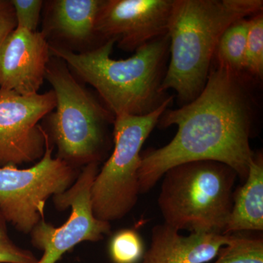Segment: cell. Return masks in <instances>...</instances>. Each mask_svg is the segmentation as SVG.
I'll list each match as a JSON object with an SVG mask.
<instances>
[{
	"mask_svg": "<svg viewBox=\"0 0 263 263\" xmlns=\"http://www.w3.org/2000/svg\"><path fill=\"white\" fill-rule=\"evenodd\" d=\"M48 133L46 150L37 163L27 169L0 167V212L7 222L29 234L41 219L48 198L70 188L79 176L77 168L53 157Z\"/></svg>",
	"mask_w": 263,
	"mask_h": 263,
	"instance_id": "obj_7",
	"label": "cell"
},
{
	"mask_svg": "<svg viewBox=\"0 0 263 263\" xmlns=\"http://www.w3.org/2000/svg\"><path fill=\"white\" fill-rule=\"evenodd\" d=\"M15 27L16 20L11 0H0V48Z\"/></svg>",
	"mask_w": 263,
	"mask_h": 263,
	"instance_id": "obj_21",
	"label": "cell"
},
{
	"mask_svg": "<svg viewBox=\"0 0 263 263\" xmlns=\"http://www.w3.org/2000/svg\"><path fill=\"white\" fill-rule=\"evenodd\" d=\"M98 172V162L84 166L70 188L53 196L56 209L70 208V215L59 228L43 219L33 228L29 233L32 245L43 252L36 263H57L76 245L100 241L110 233V223L95 217L91 205V186Z\"/></svg>",
	"mask_w": 263,
	"mask_h": 263,
	"instance_id": "obj_8",
	"label": "cell"
},
{
	"mask_svg": "<svg viewBox=\"0 0 263 263\" xmlns=\"http://www.w3.org/2000/svg\"><path fill=\"white\" fill-rule=\"evenodd\" d=\"M263 231V157L255 154L243 186L233 193V207L224 234Z\"/></svg>",
	"mask_w": 263,
	"mask_h": 263,
	"instance_id": "obj_14",
	"label": "cell"
},
{
	"mask_svg": "<svg viewBox=\"0 0 263 263\" xmlns=\"http://www.w3.org/2000/svg\"><path fill=\"white\" fill-rule=\"evenodd\" d=\"M14 8L16 27L37 31L43 2L41 0H11Z\"/></svg>",
	"mask_w": 263,
	"mask_h": 263,
	"instance_id": "obj_19",
	"label": "cell"
},
{
	"mask_svg": "<svg viewBox=\"0 0 263 263\" xmlns=\"http://www.w3.org/2000/svg\"><path fill=\"white\" fill-rule=\"evenodd\" d=\"M173 100L174 97H170L158 108L146 115L115 117L113 152L99 171L91 186L93 212L100 220H119L136 205L140 195L138 171L142 146Z\"/></svg>",
	"mask_w": 263,
	"mask_h": 263,
	"instance_id": "obj_6",
	"label": "cell"
},
{
	"mask_svg": "<svg viewBox=\"0 0 263 263\" xmlns=\"http://www.w3.org/2000/svg\"><path fill=\"white\" fill-rule=\"evenodd\" d=\"M230 235L192 233L183 235L163 223L154 227L152 243L143 263H206L216 258Z\"/></svg>",
	"mask_w": 263,
	"mask_h": 263,
	"instance_id": "obj_12",
	"label": "cell"
},
{
	"mask_svg": "<svg viewBox=\"0 0 263 263\" xmlns=\"http://www.w3.org/2000/svg\"><path fill=\"white\" fill-rule=\"evenodd\" d=\"M144 253L143 240L136 230H119L109 243V254L114 263H138Z\"/></svg>",
	"mask_w": 263,
	"mask_h": 263,
	"instance_id": "obj_18",
	"label": "cell"
},
{
	"mask_svg": "<svg viewBox=\"0 0 263 263\" xmlns=\"http://www.w3.org/2000/svg\"><path fill=\"white\" fill-rule=\"evenodd\" d=\"M46 79L56 96L48 135L58 149L57 157L76 168L100 163L107 143V126L114 124L115 117L76 80L60 59L51 58Z\"/></svg>",
	"mask_w": 263,
	"mask_h": 263,
	"instance_id": "obj_5",
	"label": "cell"
},
{
	"mask_svg": "<svg viewBox=\"0 0 263 263\" xmlns=\"http://www.w3.org/2000/svg\"><path fill=\"white\" fill-rule=\"evenodd\" d=\"M174 0H102L98 37L115 40L123 51H136L168 34Z\"/></svg>",
	"mask_w": 263,
	"mask_h": 263,
	"instance_id": "obj_10",
	"label": "cell"
},
{
	"mask_svg": "<svg viewBox=\"0 0 263 263\" xmlns=\"http://www.w3.org/2000/svg\"><path fill=\"white\" fill-rule=\"evenodd\" d=\"M53 90L22 95L0 89V167L41 160L47 132L40 121L56 108Z\"/></svg>",
	"mask_w": 263,
	"mask_h": 263,
	"instance_id": "obj_9",
	"label": "cell"
},
{
	"mask_svg": "<svg viewBox=\"0 0 263 263\" xmlns=\"http://www.w3.org/2000/svg\"><path fill=\"white\" fill-rule=\"evenodd\" d=\"M243 72L252 80H261L263 76V15L249 18Z\"/></svg>",
	"mask_w": 263,
	"mask_h": 263,
	"instance_id": "obj_17",
	"label": "cell"
},
{
	"mask_svg": "<svg viewBox=\"0 0 263 263\" xmlns=\"http://www.w3.org/2000/svg\"><path fill=\"white\" fill-rule=\"evenodd\" d=\"M249 19L236 21L221 34L214 61L237 73H245V60Z\"/></svg>",
	"mask_w": 263,
	"mask_h": 263,
	"instance_id": "obj_15",
	"label": "cell"
},
{
	"mask_svg": "<svg viewBox=\"0 0 263 263\" xmlns=\"http://www.w3.org/2000/svg\"><path fill=\"white\" fill-rule=\"evenodd\" d=\"M251 81L213 62L198 97L180 108L164 110L157 125L176 126L177 133L165 146L141 153L140 194L149 192L169 169L193 161L221 162L247 179L254 155L249 142L255 110Z\"/></svg>",
	"mask_w": 263,
	"mask_h": 263,
	"instance_id": "obj_1",
	"label": "cell"
},
{
	"mask_svg": "<svg viewBox=\"0 0 263 263\" xmlns=\"http://www.w3.org/2000/svg\"><path fill=\"white\" fill-rule=\"evenodd\" d=\"M115 44V40H107L77 53L49 43V50L52 57L97 90L114 117L154 111L171 97L161 89L169 54L168 34L143 45L126 60L111 58Z\"/></svg>",
	"mask_w": 263,
	"mask_h": 263,
	"instance_id": "obj_2",
	"label": "cell"
},
{
	"mask_svg": "<svg viewBox=\"0 0 263 263\" xmlns=\"http://www.w3.org/2000/svg\"><path fill=\"white\" fill-rule=\"evenodd\" d=\"M216 257L214 263H263L262 237L230 234L229 241Z\"/></svg>",
	"mask_w": 263,
	"mask_h": 263,
	"instance_id": "obj_16",
	"label": "cell"
},
{
	"mask_svg": "<svg viewBox=\"0 0 263 263\" xmlns=\"http://www.w3.org/2000/svg\"><path fill=\"white\" fill-rule=\"evenodd\" d=\"M238 177L216 161H193L166 171L158 198L164 222L190 233L224 234Z\"/></svg>",
	"mask_w": 263,
	"mask_h": 263,
	"instance_id": "obj_4",
	"label": "cell"
},
{
	"mask_svg": "<svg viewBox=\"0 0 263 263\" xmlns=\"http://www.w3.org/2000/svg\"><path fill=\"white\" fill-rule=\"evenodd\" d=\"M37 260L32 252L17 247L10 239L0 240V263H36Z\"/></svg>",
	"mask_w": 263,
	"mask_h": 263,
	"instance_id": "obj_20",
	"label": "cell"
},
{
	"mask_svg": "<svg viewBox=\"0 0 263 263\" xmlns=\"http://www.w3.org/2000/svg\"><path fill=\"white\" fill-rule=\"evenodd\" d=\"M10 239L8 236V228H7V221L4 216L0 212V240Z\"/></svg>",
	"mask_w": 263,
	"mask_h": 263,
	"instance_id": "obj_22",
	"label": "cell"
},
{
	"mask_svg": "<svg viewBox=\"0 0 263 263\" xmlns=\"http://www.w3.org/2000/svg\"><path fill=\"white\" fill-rule=\"evenodd\" d=\"M262 0H174L170 21V62L161 89H174L183 105L206 84L216 46L229 26L262 13Z\"/></svg>",
	"mask_w": 263,
	"mask_h": 263,
	"instance_id": "obj_3",
	"label": "cell"
},
{
	"mask_svg": "<svg viewBox=\"0 0 263 263\" xmlns=\"http://www.w3.org/2000/svg\"><path fill=\"white\" fill-rule=\"evenodd\" d=\"M47 32L72 45L89 43L98 37L97 15L102 0H55L49 2Z\"/></svg>",
	"mask_w": 263,
	"mask_h": 263,
	"instance_id": "obj_13",
	"label": "cell"
},
{
	"mask_svg": "<svg viewBox=\"0 0 263 263\" xmlns=\"http://www.w3.org/2000/svg\"><path fill=\"white\" fill-rule=\"evenodd\" d=\"M51 57L44 33L15 27L0 48V89L37 94Z\"/></svg>",
	"mask_w": 263,
	"mask_h": 263,
	"instance_id": "obj_11",
	"label": "cell"
}]
</instances>
